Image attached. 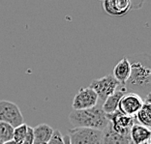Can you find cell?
<instances>
[{
  "mask_svg": "<svg viewBox=\"0 0 151 144\" xmlns=\"http://www.w3.org/2000/svg\"><path fill=\"white\" fill-rule=\"evenodd\" d=\"M131 72L124 87L127 92H133L142 99L151 95V58L149 54L139 53L127 57Z\"/></svg>",
  "mask_w": 151,
  "mask_h": 144,
  "instance_id": "cell-1",
  "label": "cell"
},
{
  "mask_svg": "<svg viewBox=\"0 0 151 144\" xmlns=\"http://www.w3.org/2000/svg\"><path fill=\"white\" fill-rule=\"evenodd\" d=\"M69 121L74 128H89L100 131H104L109 122L107 114L99 105L87 109H73L69 114Z\"/></svg>",
  "mask_w": 151,
  "mask_h": 144,
  "instance_id": "cell-2",
  "label": "cell"
},
{
  "mask_svg": "<svg viewBox=\"0 0 151 144\" xmlns=\"http://www.w3.org/2000/svg\"><path fill=\"white\" fill-rule=\"evenodd\" d=\"M71 144H102L103 131L89 128H74L69 130Z\"/></svg>",
  "mask_w": 151,
  "mask_h": 144,
  "instance_id": "cell-3",
  "label": "cell"
},
{
  "mask_svg": "<svg viewBox=\"0 0 151 144\" xmlns=\"http://www.w3.org/2000/svg\"><path fill=\"white\" fill-rule=\"evenodd\" d=\"M119 85L120 83L113 77L112 75H108L92 80L89 87L97 94L99 101L104 102L119 87Z\"/></svg>",
  "mask_w": 151,
  "mask_h": 144,
  "instance_id": "cell-4",
  "label": "cell"
},
{
  "mask_svg": "<svg viewBox=\"0 0 151 144\" xmlns=\"http://www.w3.org/2000/svg\"><path fill=\"white\" fill-rule=\"evenodd\" d=\"M0 121L8 123L14 128L23 124V116L15 102L0 100Z\"/></svg>",
  "mask_w": 151,
  "mask_h": 144,
  "instance_id": "cell-5",
  "label": "cell"
},
{
  "mask_svg": "<svg viewBox=\"0 0 151 144\" xmlns=\"http://www.w3.org/2000/svg\"><path fill=\"white\" fill-rule=\"evenodd\" d=\"M98 102V96L90 87L80 88L74 97L72 107L74 110L87 109L97 105Z\"/></svg>",
  "mask_w": 151,
  "mask_h": 144,
  "instance_id": "cell-6",
  "label": "cell"
},
{
  "mask_svg": "<svg viewBox=\"0 0 151 144\" xmlns=\"http://www.w3.org/2000/svg\"><path fill=\"white\" fill-rule=\"evenodd\" d=\"M143 105V99L133 92H126L120 99L117 110L128 116H135Z\"/></svg>",
  "mask_w": 151,
  "mask_h": 144,
  "instance_id": "cell-7",
  "label": "cell"
},
{
  "mask_svg": "<svg viewBox=\"0 0 151 144\" xmlns=\"http://www.w3.org/2000/svg\"><path fill=\"white\" fill-rule=\"evenodd\" d=\"M111 128L116 133L121 135H130V130L132 126L135 124V116H128L116 110L112 114L107 115Z\"/></svg>",
  "mask_w": 151,
  "mask_h": 144,
  "instance_id": "cell-8",
  "label": "cell"
},
{
  "mask_svg": "<svg viewBox=\"0 0 151 144\" xmlns=\"http://www.w3.org/2000/svg\"><path fill=\"white\" fill-rule=\"evenodd\" d=\"M103 7L109 16H122L132 10V0H104Z\"/></svg>",
  "mask_w": 151,
  "mask_h": 144,
  "instance_id": "cell-9",
  "label": "cell"
},
{
  "mask_svg": "<svg viewBox=\"0 0 151 144\" xmlns=\"http://www.w3.org/2000/svg\"><path fill=\"white\" fill-rule=\"evenodd\" d=\"M126 89L123 84H120L119 87L113 92V93L109 96L106 100L103 102V104L101 105V107L107 115L112 114L118 109V104L120 99L122 98V96L126 93Z\"/></svg>",
  "mask_w": 151,
  "mask_h": 144,
  "instance_id": "cell-10",
  "label": "cell"
},
{
  "mask_svg": "<svg viewBox=\"0 0 151 144\" xmlns=\"http://www.w3.org/2000/svg\"><path fill=\"white\" fill-rule=\"evenodd\" d=\"M102 144H131V140L130 135L116 133L109 122L108 126L103 131Z\"/></svg>",
  "mask_w": 151,
  "mask_h": 144,
  "instance_id": "cell-11",
  "label": "cell"
},
{
  "mask_svg": "<svg viewBox=\"0 0 151 144\" xmlns=\"http://www.w3.org/2000/svg\"><path fill=\"white\" fill-rule=\"evenodd\" d=\"M151 132L150 128H147L139 123H135L130 130V140L131 144H140L150 141Z\"/></svg>",
  "mask_w": 151,
  "mask_h": 144,
  "instance_id": "cell-12",
  "label": "cell"
},
{
  "mask_svg": "<svg viewBox=\"0 0 151 144\" xmlns=\"http://www.w3.org/2000/svg\"><path fill=\"white\" fill-rule=\"evenodd\" d=\"M54 130L42 123L33 128V144H47L52 136Z\"/></svg>",
  "mask_w": 151,
  "mask_h": 144,
  "instance_id": "cell-13",
  "label": "cell"
},
{
  "mask_svg": "<svg viewBox=\"0 0 151 144\" xmlns=\"http://www.w3.org/2000/svg\"><path fill=\"white\" fill-rule=\"evenodd\" d=\"M130 72H131V67H130L129 60L127 57H124L113 68L112 75L120 84H124L128 80Z\"/></svg>",
  "mask_w": 151,
  "mask_h": 144,
  "instance_id": "cell-14",
  "label": "cell"
},
{
  "mask_svg": "<svg viewBox=\"0 0 151 144\" xmlns=\"http://www.w3.org/2000/svg\"><path fill=\"white\" fill-rule=\"evenodd\" d=\"M151 95L147 96L143 99V105L135 115V120L138 121L139 124L150 128L151 126Z\"/></svg>",
  "mask_w": 151,
  "mask_h": 144,
  "instance_id": "cell-15",
  "label": "cell"
},
{
  "mask_svg": "<svg viewBox=\"0 0 151 144\" xmlns=\"http://www.w3.org/2000/svg\"><path fill=\"white\" fill-rule=\"evenodd\" d=\"M14 129L15 128L8 123L0 121V141L1 143L13 140Z\"/></svg>",
  "mask_w": 151,
  "mask_h": 144,
  "instance_id": "cell-16",
  "label": "cell"
},
{
  "mask_svg": "<svg viewBox=\"0 0 151 144\" xmlns=\"http://www.w3.org/2000/svg\"><path fill=\"white\" fill-rule=\"evenodd\" d=\"M27 131H28V126L24 124V123L18 127H16V128L14 129L13 140L18 144H22L23 140H24V138H26Z\"/></svg>",
  "mask_w": 151,
  "mask_h": 144,
  "instance_id": "cell-17",
  "label": "cell"
},
{
  "mask_svg": "<svg viewBox=\"0 0 151 144\" xmlns=\"http://www.w3.org/2000/svg\"><path fill=\"white\" fill-rule=\"evenodd\" d=\"M47 144H64L63 135H61L59 130H55V131H53L52 136H51L50 141Z\"/></svg>",
  "mask_w": 151,
  "mask_h": 144,
  "instance_id": "cell-18",
  "label": "cell"
},
{
  "mask_svg": "<svg viewBox=\"0 0 151 144\" xmlns=\"http://www.w3.org/2000/svg\"><path fill=\"white\" fill-rule=\"evenodd\" d=\"M22 144H33V128H31V127H28L26 138Z\"/></svg>",
  "mask_w": 151,
  "mask_h": 144,
  "instance_id": "cell-19",
  "label": "cell"
},
{
  "mask_svg": "<svg viewBox=\"0 0 151 144\" xmlns=\"http://www.w3.org/2000/svg\"><path fill=\"white\" fill-rule=\"evenodd\" d=\"M63 139H64V144H71V143H70L69 136H68V135H65V136H63Z\"/></svg>",
  "mask_w": 151,
  "mask_h": 144,
  "instance_id": "cell-20",
  "label": "cell"
},
{
  "mask_svg": "<svg viewBox=\"0 0 151 144\" xmlns=\"http://www.w3.org/2000/svg\"><path fill=\"white\" fill-rule=\"evenodd\" d=\"M2 144H18V143L15 142V141H14V140H10V141L4 142V143H2Z\"/></svg>",
  "mask_w": 151,
  "mask_h": 144,
  "instance_id": "cell-21",
  "label": "cell"
},
{
  "mask_svg": "<svg viewBox=\"0 0 151 144\" xmlns=\"http://www.w3.org/2000/svg\"><path fill=\"white\" fill-rule=\"evenodd\" d=\"M140 144H150V142L147 141V142H143V143H140Z\"/></svg>",
  "mask_w": 151,
  "mask_h": 144,
  "instance_id": "cell-22",
  "label": "cell"
},
{
  "mask_svg": "<svg viewBox=\"0 0 151 144\" xmlns=\"http://www.w3.org/2000/svg\"><path fill=\"white\" fill-rule=\"evenodd\" d=\"M0 144H2V143H1V141H0Z\"/></svg>",
  "mask_w": 151,
  "mask_h": 144,
  "instance_id": "cell-23",
  "label": "cell"
}]
</instances>
